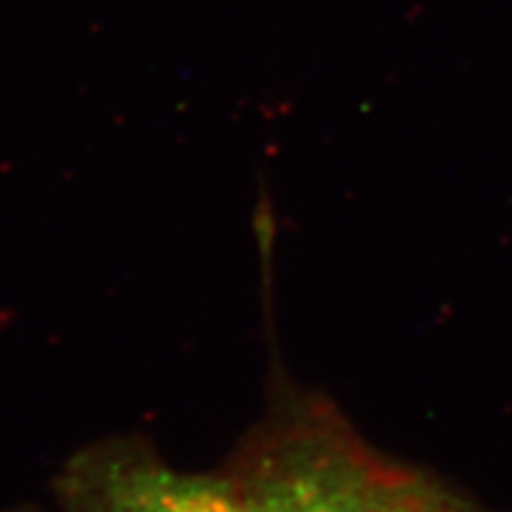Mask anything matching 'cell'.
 <instances>
[{"instance_id":"6da1fadb","label":"cell","mask_w":512,"mask_h":512,"mask_svg":"<svg viewBox=\"0 0 512 512\" xmlns=\"http://www.w3.org/2000/svg\"><path fill=\"white\" fill-rule=\"evenodd\" d=\"M231 476L254 512H470L325 414L269 431Z\"/></svg>"},{"instance_id":"7a4b0ae2","label":"cell","mask_w":512,"mask_h":512,"mask_svg":"<svg viewBox=\"0 0 512 512\" xmlns=\"http://www.w3.org/2000/svg\"><path fill=\"white\" fill-rule=\"evenodd\" d=\"M58 498L64 512H254L233 476L180 472L133 444L69 461Z\"/></svg>"}]
</instances>
